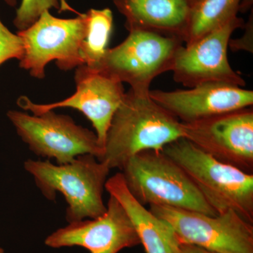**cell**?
Segmentation results:
<instances>
[{"label":"cell","mask_w":253,"mask_h":253,"mask_svg":"<svg viewBox=\"0 0 253 253\" xmlns=\"http://www.w3.org/2000/svg\"><path fill=\"white\" fill-rule=\"evenodd\" d=\"M184 137L182 123L151 99L129 89L113 115L99 161L121 169L128 160L147 150H162Z\"/></svg>","instance_id":"1"},{"label":"cell","mask_w":253,"mask_h":253,"mask_svg":"<svg viewBox=\"0 0 253 253\" xmlns=\"http://www.w3.org/2000/svg\"><path fill=\"white\" fill-rule=\"evenodd\" d=\"M162 151L186 173L217 214L234 211L253 224V174L218 161L184 137Z\"/></svg>","instance_id":"2"},{"label":"cell","mask_w":253,"mask_h":253,"mask_svg":"<svg viewBox=\"0 0 253 253\" xmlns=\"http://www.w3.org/2000/svg\"><path fill=\"white\" fill-rule=\"evenodd\" d=\"M24 168L46 199L53 201L57 191L63 195L68 205V223L95 219L106 212L103 193L111 169L92 155H81L72 162L58 166L49 161L29 159Z\"/></svg>","instance_id":"3"},{"label":"cell","mask_w":253,"mask_h":253,"mask_svg":"<svg viewBox=\"0 0 253 253\" xmlns=\"http://www.w3.org/2000/svg\"><path fill=\"white\" fill-rule=\"evenodd\" d=\"M121 170L129 192L144 206L217 214L186 173L162 150L141 151L128 160Z\"/></svg>","instance_id":"4"},{"label":"cell","mask_w":253,"mask_h":253,"mask_svg":"<svg viewBox=\"0 0 253 253\" xmlns=\"http://www.w3.org/2000/svg\"><path fill=\"white\" fill-rule=\"evenodd\" d=\"M184 42L154 32L134 30L123 42L107 49L94 69L130 86L136 92L149 93L155 78L172 71Z\"/></svg>","instance_id":"5"},{"label":"cell","mask_w":253,"mask_h":253,"mask_svg":"<svg viewBox=\"0 0 253 253\" xmlns=\"http://www.w3.org/2000/svg\"><path fill=\"white\" fill-rule=\"evenodd\" d=\"M86 27L85 14L59 18L44 11L31 26L17 33L23 44L20 67L29 71L32 77L44 79L51 61L65 71L84 65L80 51Z\"/></svg>","instance_id":"6"},{"label":"cell","mask_w":253,"mask_h":253,"mask_svg":"<svg viewBox=\"0 0 253 253\" xmlns=\"http://www.w3.org/2000/svg\"><path fill=\"white\" fill-rule=\"evenodd\" d=\"M7 116L35 154L54 158L59 165L68 164L84 154L100 161L104 154L94 132L78 126L70 116L56 114L54 110L33 116L10 111Z\"/></svg>","instance_id":"7"},{"label":"cell","mask_w":253,"mask_h":253,"mask_svg":"<svg viewBox=\"0 0 253 253\" xmlns=\"http://www.w3.org/2000/svg\"><path fill=\"white\" fill-rule=\"evenodd\" d=\"M149 211L170 226L180 243L217 253H253V224L235 211L210 215L161 206Z\"/></svg>","instance_id":"8"},{"label":"cell","mask_w":253,"mask_h":253,"mask_svg":"<svg viewBox=\"0 0 253 253\" xmlns=\"http://www.w3.org/2000/svg\"><path fill=\"white\" fill-rule=\"evenodd\" d=\"M184 137L221 162L253 174V110H236L182 123Z\"/></svg>","instance_id":"9"},{"label":"cell","mask_w":253,"mask_h":253,"mask_svg":"<svg viewBox=\"0 0 253 253\" xmlns=\"http://www.w3.org/2000/svg\"><path fill=\"white\" fill-rule=\"evenodd\" d=\"M244 25V20L237 16L193 44L181 46L172 70L174 81L188 88L206 83L246 85L227 56L231 35Z\"/></svg>","instance_id":"10"},{"label":"cell","mask_w":253,"mask_h":253,"mask_svg":"<svg viewBox=\"0 0 253 253\" xmlns=\"http://www.w3.org/2000/svg\"><path fill=\"white\" fill-rule=\"evenodd\" d=\"M75 82L76 92L63 101L38 104L23 96L17 104L34 115L60 108L81 111L92 124L99 144L104 149L111 120L126 94L123 83L86 65L76 68Z\"/></svg>","instance_id":"11"},{"label":"cell","mask_w":253,"mask_h":253,"mask_svg":"<svg viewBox=\"0 0 253 253\" xmlns=\"http://www.w3.org/2000/svg\"><path fill=\"white\" fill-rule=\"evenodd\" d=\"M44 244L52 249L80 246L90 253H118L141 243L127 212L110 195L102 215L69 223L48 236Z\"/></svg>","instance_id":"12"},{"label":"cell","mask_w":253,"mask_h":253,"mask_svg":"<svg viewBox=\"0 0 253 253\" xmlns=\"http://www.w3.org/2000/svg\"><path fill=\"white\" fill-rule=\"evenodd\" d=\"M149 96L181 123L252 107L253 91L224 83H206L175 91L150 90Z\"/></svg>","instance_id":"13"},{"label":"cell","mask_w":253,"mask_h":253,"mask_svg":"<svg viewBox=\"0 0 253 253\" xmlns=\"http://www.w3.org/2000/svg\"><path fill=\"white\" fill-rule=\"evenodd\" d=\"M128 31L141 30L185 41L194 4L191 0H113Z\"/></svg>","instance_id":"14"},{"label":"cell","mask_w":253,"mask_h":253,"mask_svg":"<svg viewBox=\"0 0 253 253\" xmlns=\"http://www.w3.org/2000/svg\"><path fill=\"white\" fill-rule=\"evenodd\" d=\"M105 189L127 212L146 253H179V241L170 226L134 199L126 187L122 173L108 179Z\"/></svg>","instance_id":"15"},{"label":"cell","mask_w":253,"mask_h":253,"mask_svg":"<svg viewBox=\"0 0 253 253\" xmlns=\"http://www.w3.org/2000/svg\"><path fill=\"white\" fill-rule=\"evenodd\" d=\"M241 0H201L194 5L184 45L224 26L239 12Z\"/></svg>","instance_id":"16"},{"label":"cell","mask_w":253,"mask_h":253,"mask_svg":"<svg viewBox=\"0 0 253 253\" xmlns=\"http://www.w3.org/2000/svg\"><path fill=\"white\" fill-rule=\"evenodd\" d=\"M86 15V33L81 46L84 65L96 68L107 50L113 26V13L109 8L89 9Z\"/></svg>","instance_id":"17"},{"label":"cell","mask_w":253,"mask_h":253,"mask_svg":"<svg viewBox=\"0 0 253 253\" xmlns=\"http://www.w3.org/2000/svg\"><path fill=\"white\" fill-rule=\"evenodd\" d=\"M51 9H61L59 0H22L16 11L14 24L18 31L33 24L44 11Z\"/></svg>","instance_id":"18"},{"label":"cell","mask_w":253,"mask_h":253,"mask_svg":"<svg viewBox=\"0 0 253 253\" xmlns=\"http://www.w3.org/2000/svg\"><path fill=\"white\" fill-rule=\"evenodd\" d=\"M23 54V44L17 33H11L0 19V66L9 59L21 60Z\"/></svg>","instance_id":"19"},{"label":"cell","mask_w":253,"mask_h":253,"mask_svg":"<svg viewBox=\"0 0 253 253\" xmlns=\"http://www.w3.org/2000/svg\"><path fill=\"white\" fill-rule=\"evenodd\" d=\"M244 28H246V33L240 40L229 41V46L231 49H245L250 52H253V42H251V38H253V11L249 21L245 23Z\"/></svg>","instance_id":"20"},{"label":"cell","mask_w":253,"mask_h":253,"mask_svg":"<svg viewBox=\"0 0 253 253\" xmlns=\"http://www.w3.org/2000/svg\"><path fill=\"white\" fill-rule=\"evenodd\" d=\"M179 253H217L194 244L179 242Z\"/></svg>","instance_id":"21"},{"label":"cell","mask_w":253,"mask_h":253,"mask_svg":"<svg viewBox=\"0 0 253 253\" xmlns=\"http://www.w3.org/2000/svg\"><path fill=\"white\" fill-rule=\"evenodd\" d=\"M6 4L11 6H15L16 5V0H4Z\"/></svg>","instance_id":"22"},{"label":"cell","mask_w":253,"mask_h":253,"mask_svg":"<svg viewBox=\"0 0 253 253\" xmlns=\"http://www.w3.org/2000/svg\"><path fill=\"white\" fill-rule=\"evenodd\" d=\"M191 2L193 3V4H196V3L199 2L200 1H201V0H191Z\"/></svg>","instance_id":"23"},{"label":"cell","mask_w":253,"mask_h":253,"mask_svg":"<svg viewBox=\"0 0 253 253\" xmlns=\"http://www.w3.org/2000/svg\"><path fill=\"white\" fill-rule=\"evenodd\" d=\"M0 253H4V250L1 249V248H0Z\"/></svg>","instance_id":"24"}]
</instances>
